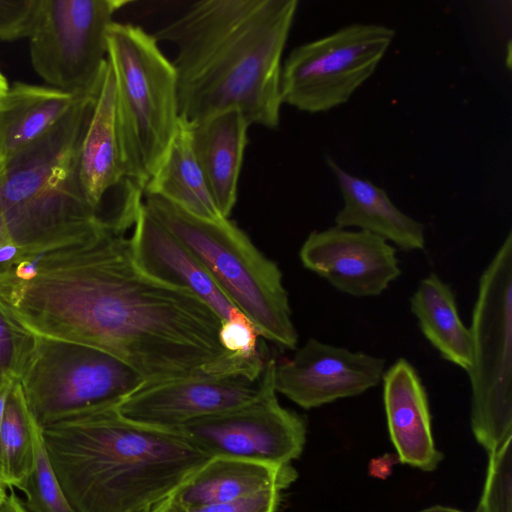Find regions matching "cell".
<instances>
[{
	"instance_id": "cell-15",
	"label": "cell",
	"mask_w": 512,
	"mask_h": 512,
	"mask_svg": "<svg viewBox=\"0 0 512 512\" xmlns=\"http://www.w3.org/2000/svg\"><path fill=\"white\" fill-rule=\"evenodd\" d=\"M97 91L80 96L41 138L9 157L0 158V218L58 186L75 172L78 149Z\"/></svg>"
},
{
	"instance_id": "cell-31",
	"label": "cell",
	"mask_w": 512,
	"mask_h": 512,
	"mask_svg": "<svg viewBox=\"0 0 512 512\" xmlns=\"http://www.w3.org/2000/svg\"><path fill=\"white\" fill-rule=\"evenodd\" d=\"M10 493L7 495L5 501L0 506V512H28L13 488H10Z\"/></svg>"
},
{
	"instance_id": "cell-18",
	"label": "cell",
	"mask_w": 512,
	"mask_h": 512,
	"mask_svg": "<svg viewBox=\"0 0 512 512\" xmlns=\"http://www.w3.org/2000/svg\"><path fill=\"white\" fill-rule=\"evenodd\" d=\"M191 142L215 203L229 218L237 201L238 181L249 123L237 108L189 122Z\"/></svg>"
},
{
	"instance_id": "cell-19",
	"label": "cell",
	"mask_w": 512,
	"mask_h": 512,
	"mask_svg": "<svg viewBox=\"0 0 512 512\" xmlns=\"http://www.w3.org/2000/svg\"><path fill=\"white\" fill-rule=\"evenodd\" d=\"M326 162L337 179L343 199V206L335 216V226L358 228L406 252L425 247L423 224L398 209L385 190L348 173L330 157Z\"/></svg>"
},
{
	"instance_id": "cell-26",
	"label": "cell",
	"mask_w": 512,
	"mask_h": 512,
	"mask_svg": "<svg viewBox=\"0 0 512 512\" xmlns=\"http://www.w3.org/2000/svg\"><path fill=\"white\" fill-rule=\"evenodd\" d=\"M37 338L0 306V382L21 379L34 354Z\"/></svg>"
},
{
	"instance_id": "cell-33",
	"label": "cell",
	"mask_w": 512,
	"mask_h": 512,
	"mask_svg": "<svg viewBox=\"0 0 512 512\" xmlns=\"http://www.w3.org/2000/svg\"><path fill=\"white\" fill-rule=\"evenodd\" d=\"M6 489L7 488L0 482V506L5 501V499H6L7 495H8Z\"/></svg>"
},
{
	"instance_id": "cell-27",
	"label": "cell",
	"mask_w": 512,
	"mask_h": 512,
	"mask_svg": "<svg viewBox=\"0 0 512 512\" xmlns=\"http://www.w3.org/2000/svg\"><path fill=\"white\" fill-rule=\"evenodd\" d=\"M488 456L484 490L476 512H512V438Z\"/></svg>"
},
{
	"instance_id": "cell-14",
	"label": "cell",
	"mask_w": 512,
	"mask_h": 512,
	"mask_svg": "<svg viewBox=\"0 0 512 512\" xmlns=\"http://www.w3.org/2000/svg\"><path fill=\"white\" fill-rule=\"evenodd\" d=\"M299 258L306 269L354 297L378 296L401 275L395 247L361 230L333 226L313 231Z\"/></svg>"
},
{
	"instance_id": "cell-23",
	"label": "cell",
	"mask_w": 512,
	"mask_h": 512,
	"mask_svg": "<svg viewBox=\"0 0 512 512\" xmlns=\"http://www.w3.org/2000/svg\"><path fill=\"white\" fill-rule=\"evenodd\" d=\"M410 310L440 356L467 372L472 360V338L469 327L460 319L451 287L431 273L419 282L411 296Z\"/></svg>"
},
{
	"instance_id": "cell-2",
	"label": "cell",
	"mask_w": 512,
	"mask_h": 512,
	"mask_svg": "<svg viewBox=\"0 0 512 512\" xmlns=\"http://www.w3.org/2000/svg\"><path fill=\"white\" fill-rule=\"evenodd\" d=\"M297 0H201L153 36L175 48L179 115L196 122L237 108L249 125L275 129L282 57Z\"/></svg>"
},
{
	"instance_id": "cell-10",
	"label": "cell",
	"mask_w": 512,
	"mask_h": 512,
	"mask_svg": "<svg viewBox=\"0 0 512 512\" xmlns=\"http://www.w3.org/2000/svg\"><path fill=\"white\" fill-rule=\"evenodd\" d=\"M75 174L83 197L108 229L125 234L133 227L143 204L144 187L125 155L108 60L78 149Z\"/></svg>"
},
{
	"instance_id": "cell-9",
	"label": "cell",
	"mask_w": 512,
	"mask_h": 512,
	"mask_svg": "<svg viewBox=\"0 0 512 512\" xmlns=\"http://www.w3.org/2000/svg\"><path fill=\"white\" fill-rule=\"evenodd\" d=\"M126 0H40L30 59L48 86L76 95L96 91L107 64V34Z\"/></svg>"
},
{
	"instance_id": "cell-16",
	"label": "cell",
	"mask_w": 512,
	"mask_h": 512,
	"mask_svg": "<svg viewBox=\"0 0 512 512\" xmlns=\"http://www.w3.org/2000/svg\"><path fill=\"white\" fill-rule=\"evenodd\" d=\"M129 237L138 266L151 277L188 289L221 320L245 316L225 296L198 260L166 227L141 205Z\"/></svg>"
},
{
	"instance_id": "cell-7",
	"label": "cell",
	"mask_w": 512,
	"mask_h": 512,
	"mask_svg": "<svg viewBox=\"0 0 512 512\" xmlns=\"http://www.w3.org/2000/svg\"><path fill=\"white\" fill-rule=\"evenodd\" d=\"M19 381L41 428L72 415L118 407L145 385L134 369L105 351L41 336Z\"/></svg>"
},
{
	"instance_id": "cell-32",
	"label": "cell",
	"mask_w": 512,
	"mask_h": 512,
	"mask_svg": "<svg viewBox=\"0 0 512 512\" xmlns=\"http://www.w3.org/2000/svg\"><path fill=\"white\" fill-rule=\"evenodd\" d=\"M419 512H464V511L450 508V507H444V506H433V507H429L424 510H421Z\"/></svg>"
},
{
	"instance_id": "cell-17",
	"label": "cell",
	"mask_w": 512,
	"mask_h": 512,
	"mask_svg": "<svg viewBox=\"0 0 512 512\" xmlns=\"http://www.w3.org/2000/svg\"><path fill=\"white\" fill-rule=\"evenodd\" d=\"M382 381L388 429L400 461L434 470L442 454L434 444L428 397L418 372L399 358L385 370Z\"/></svg>"
},
{
	"instance_id": "cell-21",
	"label": "cell",
	"mask_w": 512,
	"mask_h": 512,
	"mask_svg": "<svg viewBox=\"0 0 512 512\" xmlns=\"http://www.w3.org/2000/svg\"><path fill=\"white\" fill-rule=\"evenodd\" d=\"M82 95L48 85H10L0 97V158L15 154L45 135Z\"/></svg>"
},
{
	"instance_id": "cell-4",
	"label": "cell",
	"mask_w": 512,
	"mask_h": 512,
	"mask_svg": "<svg viewBox=\"0 0 512 512\" xmlns=\"http://www.w3.org/2000/svg\"><path fill=\"white\" fill-rule=\"evenodd\" d=\"M143 202L198 258L262 338L282 348H296L298 333L282 273L243 230L229 218H200L155 195L145 194Z\"/></svg>"
},
{
	"instance_id": "cell-6",
	"label": "cell",
	"mask_w": 512,
	"mask_h": 512,
	"mask_svg": "<svg viewBox=\"0 0 512 512\" xmlns=\"http://www.w3.org/2000/svg\"><path fill=\"white\" fill-rule=\"evenodd\" d=\"M471 427L488 454L512 438V233L483 271L469 327Z\"/></svg>"
},
{
	"instance_id": "cell-29",
	"label": "cell",
	"mask_w": 512,
	"mask_h": 512,
	"mask_svg": "<svg viewBox=\"0 0 512 512\" xmlns=\"http://www.w3.org/2000/svg\"><path fill=\"white\" fill-rule=\"evenodd\" d=\"M40 0H0V40L29 38Z\"/></svg>"
},
{
	"instance_id": "cell-24",
	"label": "cell",
	"mask_w": 512,
	"mask_h": 512,
	"mask_svg": "<svg viewBox=\"0 0 512 512\" xmlns=\"http://www.w3.org/2000/svg\"><path fill=\"white\" fill-rule=\"evenodd\" d=\"M32 416L19 380L9 391L0 425V482L22 490L34 467Z\"/></svg>"
},
{
	"instance_id": "cell-5",
	"label": "cell",
	"mask_w": 512,
	"mask_h": 512,
	"mask_svg": "<svg viewBox=\"0 0 512 512\" xmlns=\"http://www.w3.org/2000/svg\"><path fill=\"white\" fill-rule=\"evenodd\" d=\"M107 60L125 155L145 189L180 117L176 72L153 34L129 23L114 21L109 27Z\"/></svg>"
},
{
	"instance_id": "cell-25",
	"label": "cell",
	"mask_w": 512,
	"mask_h": 512,
	"mask_svg": "<svg viewBox=\"0 0 512 512\" xmlns=\"http://www.w3.org/2000/svg\"><path fill=\"white\" fill-rule=\"evenodd\" d=\"M35 461L33 470L21 490L28 512H74L54 473L43 442L41 427L33 430Z\"/></svg>"
},
{
	"instance_id": "cell-1",
	"label": "cell",
	"mask_w": 512,
	"mask_h": 512,
	"mask_svg": "<svg viewBox=\"0 0 512 512\" xmlns=\"http://www.w3.org/2000/svg\"><path fill=\"white\" fill-rule=\"evenodd\" d=\"M0 306L37 336L115 356L145 385L247 365L223 349L205 303L145 273L129 237L109 229L0 272Z\"/></svg>"
},
{
	"instance_id": "cell-3",
	"label": "cell",
	"mask_w": 512,
	"mask_h": 512,
	"mask_svg": "<svg viewBox=\"0 0 512 512\" xmlns=\"http://www.w3.org/2000/svg\"><path fill=\"white\" fill-rule=\"evenodd\" d=\"M41 431L74 512L149 510L211 458L180 432L129 421L117 407L72 415Z\"/></svg>"
},
{
	"instance_id": "cell-8",
	"label": "cell",
	"mask_w": 512,
	"mask_h": 512,
	"mask_svg": "<svg viewBox=\"0 0 512 512\" xmlns=\"http://www.w3.org/2000/svg\"><path fill=\"white\" fill-rule=\"evenodd\" d=\"M394 37L385 25L351 24L295 47L282 64V104L318 113L346 103L372 76Z\"/></svg>"
},
{
	"instance_id": "cell-22",
	"label": "cell",
	"mask_w": 512,
	"mask_h": 512,
	"mask_svg": "<svg viewBox=\"0 0 512 512\" xmlns=\"http://www.w3.org/2000/svg\"><path fill=\"white\" fill-rule=\"evenodd\" d=\"M145 194L161 197L200 218H224L194 153L189 122L181 116L166 151L145 186Z\"/></svg>"
},
{
	"instance_id": "cell-13",
	"label": "cell",
	"mask_w": 512,
	"mask_h": 512,
	"mask_svg": "<svg viewBox=\"0 0 512 512\" xmlns=\"http://www.w3.org/2000/svg\"><path fill=\"white\" fill-rule=\"evenodd\" d=\"M385 360L310 338L292 357L275 364L274 387L298 406L310 409L360 395L377 386Z\"/></svg>"
},
{
	"instance_id": "cell-28",
	"label": "cell",
	"mask_w": 512,
	"mask_h": 512,
	"mask_svg": "<svg viewBox=\"0 0 512 512\" xmlns=\"http://www.w3.org/2000/svg\"><path fill=\"white\" fill-rule=\"evenodd\" d=\"M281 490L270 489L250 497L225 503L186 505L169 497L149 509V512H276Z\"/></svg>"
},
{
	"instance_id": "cell-34",
	"label": "cell",
	"mask_w": 512,
	"mask_h": 512,
	"mask_svg": "<svg viewBox=\"0 0 512 512\" xmlns=\"http://www.w3.org/2000/svg\"><path fill=\"white\" fill-rule=\"evenodd\" d=\"M141 512H149V510L141 511Z\"/></svg>"
},
{
	"instance_id": "cell-11",
	"label": "cell",
	"mask_w": 512,
	"mask_h": 512,
	"mask_svg": "<svg viewBox=\"0 0 512 512\" xmlns=\"http://www.w3.org/2000/svg\"><path fill=\"white\" fill-rule=\"evenodd\" d=\"M175 431L211 457L288 465L302 452L306 426L300 415L281 406L273 377L252 402L191 421Z\"/></svg>"
},
{
	"instance_id": "cell-30",
	"label": "cell",
	"mask_w": 512,
	"mask_h": 512,
	"mask_svg": "<svg viewBox=\"0 0 512 512\" xmlns=\"http://www.w3.org/2000/svg\"><path fill=\"white\" fill-rule=\"evenodd\" d=\"M218 336L223 349L233 356L246 360L263 357L258 349L261 336L246 316L221 322Z\"/></svg>"
},
{
	"instance_id": "cell-12",
	"label": "cell",
	"mask_w": 512,
	"mask_h": 512,
	"mask_svg": "<svg viewBox=\"0 0 512 512\" xmlns=\"http://www.w3.org/2000/svg\"><path fill=\"white\" fill-rule=\"evenodd\" d=\"M276 360L261 370H238L144 385L117 407L129 421L175 430L191 421L223 413L258 398L274 377Z\"/></svg>"
},
{
	"instance_id": "cell-20",
	"label": "cell",
	"mask_w": 512,
	"mask_h": 512,
	"mask_svg": "<svg viewBox=\"0 0 512 512\" xmlns=\"http://www.w3.org/2000/svg\"><path fill=\"white\" fill-rule=\"evenodd\" d=\"M296 476L290 464L215 456L168 497L186 505L232 502L270 489L282 491Z\"/></svg>"
}]
</instances>
